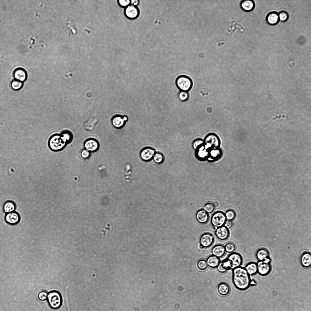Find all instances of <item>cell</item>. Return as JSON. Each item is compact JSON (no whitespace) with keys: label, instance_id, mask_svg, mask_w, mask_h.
Returning <instances> with one entry per match:
<instances>
[{"label":"cell","instance_id":"obj_43","mask_svg":"<svg viewBox=\"0 0 311 311\" xmlns=\"http://www.w3.org/2000/svg\"><path fill=\"white\" fill-rule=\"evenodd\" d=\"M200 249H203L204 248L200 244Z\"/></svg>","mask_w":311,"mask_h":311},{"label":"cell","instance_id":"obj_29","mask_svg":"<svg viewBox=\"0 0 311 311\" xmlns=\"http://www.w3.org/2000/svg\"><path fill=\"white\" fill-rule=\"evenodd\" d=\"M226 252L229 253H232L235 250L236 246L235 244L232 242L227 243L224 246Z\"/></svg>","mask_w":311,"mask_h":311},{"label":"cell","instance_id":"obj_42","mask_svg":"<svg viewBox=\"0 0 311 311\" xmlns=\"http://www.w3.org/2000/svg\"><path fill=\"white\" fill-rule=\"evenodd\" d=\"M67 295H67H66V299H66V300H67V309H68V311H70V306H69V302H68V297L67 296H68Z\"/></svg>","mask_w":311,"mask_h":311},{"label":"cell","instance_id":"obj_36","mask_svg":"<svg viewBox=\"0 0 311 311\" xmlns=\"http://www.w3.org/2000/svg\"><path fill=\"white\" fill-rule=\"evenodd\" d=\"M234 223L231 220H226L224 226L228 229H231L233 227Z\"/></svg>","mask_w":311,"mask_h":311},{"label":"cell","instance_id":"obj_15","mask_svg":"<svg viewBox=\"0 0 311 311\" xmlns=\"http://www.w3.org/2000/svg\"><path fill=\"white\" fill-rule=\"evenodd\" d=\"M196 218L199 223L204 224L208 222L209 219V215L203 209H200L197 212Z\"/></svg>","mask_w":311,"mask_h":311},{"label":"cell","instance_id":"obj_24","mask_svg":"<svg viewBox=\"0 0 311 311\" xmlns=\"http://www.w3.org/2000/svg\"><path fill=\"white\" fill-rule=\"evenodd\" d=\"M219 293L223 296H226L230 293V289L229 285L226 283L221 282L218 286Z\"/></svg>","mask_w":311,"mask_h":311},{"label":"cell","instance_id":"obj_25","mask_svg":"<svg viewBox=\"0 0 311 311\" xmlns=\"http://www.w3.org/2000/svg\"><path fill=\"white\" fill-rule=\"evenodd\" d=\"M206 261L208 265L211 268H217L220 262L219 258L213 255L209 256L207 259Z\"/></svg>","mask_w":311,"mask_h":311},{"label":"cell","instance_id":"obj_37","mask_svg":"<svg viewBox=\"0 0 311 311\" xmlns=\"http://www.w3.org/2000/svg\"><path fill=\"white\" fill-rule=\"evenodd\" d=\"M130 3V1L129 0H121L119 1V4L121 6L123 7L127 6Z\"/></svg>","mask_w":311,"mask_h":311},{"label":"cell","instance_id":"obj_3","mask_svg":"<svg viewBox=\"0 0 311 311\" xmlns=\"http://www.w3.org/2000/svg\"><path fill=\"white\" fill-rule=\"evenodd\" d=\"M66 142V141L61 134L56 133L50 137L48 145L51 151L57 152L62 149L64 147Z\"/></svg>","mask_w":311,"mask_h":311},{"label":"cell","instance_id":"obj_6","mask_svg":"<svg viewBox=\"0 0 311 311\" xmlns=\"http://www.w3.org/2000/svg\"><path fill=\"white\" fill-rule=\"evenodd\" d=\"M225 214L220 211L214 213L211 216L210 222L211 225L215 229L224 226L226 221Z\"/></svg>","mask_w":311,"mask_h":311},{"label":"cell","instance_id":"obj_31","mask_svg":"<svg viewBox=\"0 0 311 311\" xmlns=\"http://www.w3.org/2000/svg\"><path fill=\"white\" fill-rule=\"evenodd\" d=\"M197 267L201 270H204L206 269L208 267L206 261L204 259L199 260L197 262Z\"/></svg>","mask_w":311,"mask_h":311},{"label":"cell","instance_id":"obj_23","mask_svg":"<svg viewBox=\"0 0 311 311\" xmlns=\"http://www.w3.org/2000/svg\"><path fill=\"white\" fill-rule=\"evenodd\" d=\"M244 268L250 276L254 275L258 273L257 263L256 262H249L246 265Z\"/></svg>","mask_w":311,"mask_h":311},{"label":"cell","instance_id":"obj_5","mask_svg":"<svg viewBox=\"0 0 311 311\" xmlns=\"http://www.w3.org/2000/svg\"><path fill=\"white\" fill-rule=\"evenodd\" d=\"M47 299L50 306L53 309H58L62 305V296L58 291L54 290L49 292L48 294Z\"/></svg>","mask_w":311,"mask_h":311},{"label":"cell","instance_id":"obj_33","mask_svg":"<svg viewBox=\"0 0 311 311\" xmlns=\"http://www.w3.org/2000/svg\"><path fill=\"white\" fill-rule=\"evenodd\" d=\"M178 97L180 100L185 101L188 99L189 95L188 92L180 91L178 94Z\"/></svg>","mask_w":311,"mask_h":311},{"label":"cell","instance_id":"obj_40","mask_svg":"<svg viewBox=\"0 0 311 311\" xmlns=\"http://www.w3.org/2000/svg\"><path fill=\"white\" fill-rule=\"evenodd\" d=\"M139 1L137 0H132L130 1V3H131V5L137 6L138 4Z\"/></svg>","mask_w":311,"mask_h":311},{"label":"cell","instance_id":"obj_20","mask_svg":"<svg viewBox=\"0 0 311 311\" xmlns=\"http://www.w3.org/2000/svg\"><path fill=\"white\" fill-rule=\"evenodd\" d=\"M268 251L264 248H261L257 251L256 257L258 261H263L270 258Z\"/></svg>","mask_w":311,"mask_h":311},{"label":"cell","instance_id":"obj_21","mask_svg":"<svg viewBox=\"0 0 311 311\" xmlns=\"http://www.w3.org/2000/svg\"><path fill=\"white\" fill-rule=\"evenodd\" d=\"M240 6L242 9L244 11L250 12L254 9L255 7V3L253 0H244L241 2Z\"/></svg>","mask_w":311,"mask_h":311},{"label":"cell","instance_id":"obj_14","mask_svg":"<svg viewBox=\"0 0 311 311\" xmlns=\"http://www.w3.org/2000/svg\"><path fill=\"white\" fill-rule=\"evenodd\" d=\"M155 151L150 147H146L142 149L140 152V156L143 160L148 161L153 158Z\"/></svg>","mask_w":311,"mask_h":311},{"label":"cell","instance_id":"obj_16","mask_svg":"<svg viewBox=\"0 0 311 311\" xmlns=\"http://www.w3.org/2000/svg\"><path fill=\"white\" fill-rule=\"evenodd\" d=\"M300 262L302 266L306 268H309L311 265V255L308 251L303 252L300 257Z\"/></svg>","mask_w":311,"mask_h":311},{"label":"cell","instance_id":"obj_12","mask_svg":"<svg viewBox=\"0 0 311 311\" xmlns=\"http://www.w3.org/2000/svg\"><path fill=\"white\" fill-rule=\"evenodd\" d=\"M215 235L219 240L221 241L225 240L229 237V231L224 226H223L216 229Z\"/></svg>","mask_w":311,"mask_h":311},{"label":"cell","instance_id":"obj_39","mask_svg":"<svg viewBox=\"0 0 311 311\" xmlns=\"http://www.w3.org/2000/svg\"><path fill=\"white\" fill-rule=\"evenodd\" d=\"M203 143L202 141L201 140H198L195 142L194 143V147L195 148H197L198 146H199Z\"/></svg>","mask_w":311,"mask_h":311},{"label":"cell","instance_id":"obj_1","mask_svg":"<svg viewBox=\"0 0 311 311\" xmlns=\"http://www.w3.org/2000/svg\"><path fill=\"white\" fill-rule=\"evenodd\" d=\"M251 279L250 275L244 268L240 266L233 270V283L238 289L244 291L250 286Z\"/></svg>","mask_w":311,"mask_h":311},{"label":"cell","instance_id":"obj_9","mask_svg":"<svg viewBox=\"0 0 311 311\" xmlns=\"http://www.w3.org/2000/svg\"><path fill=\"white\" fill-rule=\"evenodd\" d=\"M214 240V238L212 234L205 233L201 235L200 239V245L204 248H208L212 244Z\"/></svg>","mask_w":311,"mask_h":311},{"label":"cell","instance_id":"obj_4","mask_svg":"<svg viewBox=\"0 0 311 311\" xmlns=\"http://www.w3.org/2000/svg\"><path fill=\"white\" fill-rule=\"evenodd\" d=\"M177 87L181 91L188 92L191 89L193 81L188 76L184 75L178 76L176 80Z\"/></svg>","mask_w":311,"mask_h":311},{"label":"cell","instance_id":"obj_10","mask_svg":"<svg viewBox=\"0 0 311 311\" xmlns=\"http://www.w3.org/2000/svg\"><path fill=\"white\" fill-rule=\"evenodd\" d=\"M125 13L129 19H134L137 18L139 14V10L137 6L132 5H128L126 8Z\"/></svg>","mask_w":311,"mask_h":311},{"label":"cell","instance_id":"obj_32","mask_svg":"<svg viewBox=\"0 0 311 311\" xmlns=\"http://www.w3.org/2000/svg\"><path fill=\"white\" fill-rule=\"evenodd\" d=\"M154 161L158 163H162L164 160V157L162 154L159 152L155 153L153 157Z\"/></svg>","mask_w":311,"mask_h":311},{"label":"cell","instance_id":"obj_27","mask_svg":"<svg viewBox=\"0 0 311 311\" xmlns=\"http://www.w3.org/2000/svg\"><path fill=\"white\" fill-rule=\"evenodd\" d=\"M23 83L20 81L14 79L12 81L11 83L12 88L15 91H18L22 88Z\"/></svg>","mask_w":311,"mask_h":311},{"label":"cell","instance_id":"obj_30","mask_svg":"<svg viewBox=\"0 0 311 311\" xmlns=\"http://www.w3.org/2000/svg\"><path fill=\"white\" fill-rule=\"evenodd\" d=\"M224 214L227 220H232L235 218L236 216L234 211L231 209L227 210Z\"/></svg>","mask_w":311,"mask_h":311},{"label":"cell","instance_id":"obj_34","mask_svg":"<svg viewBox=\"0 0 311 311\" xmlns=\"http://www.w3.org/2000/svg\"><path fill=\"white\" fill-rule=\"evenodd\" d=\"M279 19L282 22H285L288 19L289 15L287 12L284 11L280 12L279 14Z\"/></svg>","mask_w":311,"mask_h":311},{"label":"cell","instance_id":"obj_19","mask_svg":"<svg viewBox=\"0 0 311 311\" xmlns=\"http://www.w3.org/2000/svg\"><path fill=\"white\" fill-rule=\"evenodd\" d=\"M266 20L270 25H274L277 24L279 21V13L275 12H269L266 16Z\"/></svg>","mask_w":311,"mask_h":311},{"label":"cell","instance_id":"obj_35","mask_svg":"<svg viewBox=\"0 0 311 311\" xmlns=\"http://www.w3.org/2000/svg\"><path fill=\"white\" fill-rule=\"evenodd\" d=\"M47 293L46 291H42L38 293V298L40 301H44L47 299Z\"/></svg>","mask_w":311,"mask_h":311},{"label":"cell","instance_id":"obj_13","mask_svg":"<svg viewBox=\"0 0 311 311\" xmlns=\"http://www.w3.org/2000/svg\"><path fill=\"white\" fill-rule=\"evenodd\" d=\"M206 148H215L217 147L219 144V141L216 136L214 134L209 135L205 140Z\"/></svg>","mask_w":311,"mask_h":311},{"label":"cell","instance_id":"obj_41","mask_svg":"<svg viewBox=\"0 0 311 311\" xmlns=\"http://www.w3.org/2000/svg\"><path fill=\"white\" fill-rule=\"evenodd\" d=\"M257 284L256 282L254 280H251L250 283V286H255Z\"/></svg>","mask_w":311,"mask_h":311},{"label":"cell","instance_id":"obj_2","mask_svg":"<svg viewBox=\"0 0 311 311\" xmlns=\"http://www.w3.org/2000/svg\"><path fill=\"white\" fill-rule=\"evenodd\" d=\"M243 258L241 254L233 252L226 259L220 262L217 269L219 272L224 273L230 269L233 270L241 266Z\"/></svg>","mask_w":311,"mask_h":311},{"label":"cell","instance_id":"obj_17","mask_svg":"<svg viewBox=\"0 0 311 311\" xmlns=\"http://www.w3.org/2000/svg\"><path fill=\"white\" fill-rule=\"evenodd\" d=\"M5 219L9 224L13 225L17 224L19 221L20 217L18 214L15 211L7 213Z\"/></svg>","mask_w":311,"mask_h":311},{"label":"cell","instance_id":"obj_28","mask_svg":"<svg viewBox=\"0 0 311 311\" xmlns=\"http://www.w3.org/2000/svg\"><path fill=\"white\" fill-rule=\"evenodd\" d=\"M215 206L213 203L209 202L206 203L204 206L203 209L207 213L212 212L215 209Z\"/></svg>","mask_w":311,"mask_h":311},{"label":"cell","instance_id":"obj_8","mask_svg":"<svg viewBox=\"0 0 311 311\" xmlns=\"http://www.w3.org/2000/svg\"><path fill=\"white\" fill-rule=\"evenodd\" d=\"M128 120V117L127 116L117 114L113 116L111 118V121L114 127L119 129L125 125Z\"/></svg>","mask_w":311,"mask_h":311},{"label":"cell","instance_id":"obj_7","mask_svg":"<svg viewBox=\"0 0 311 311\" xmlns=\"http://www.w3.org/2000/svg\"><path fill=\"white\" fill-rule=\"evenodd\" d=\"M258 273L262 276L268 275L272 269L270 258L263 261H258L257 263Z\"/></svg>","mask_w":311,"mask_h":311},{"label":"cell","instance_id":"obj_11","mask_svg":"<svg viewBox=\"0 0 311 311\" xmlns=\"http://www.w3.org/2000/svg\"><path fill=\"white\" fill-rule=\"evenodd\" d=\"M15 79L22 82L26 81L27 78V73L26 70L22 67H18L15 69L13 73Z\"/></svg>","mask_w":311,"mask_h":311},{"label":"cell","instance_id":"obj_38","mask_svg":"<svg viewBox=\"0 0 311 311\" xmlns=\"http://www.w3.org/2000/svg\"><path fill=\"white\" fill-rule=\"evenodd\" d=\"M90 153L89 151L86 149L83 150L81 153L82 156L84 158H87L89 156Z\"/></svg>","mask_w":311,"mask_h":311},{"label":"cell","instance_id":"obj_18","mask_svg":"<svg viewBox=\"0 0 311 311\" xmlns=\"http://www.w3.org/2000/svg\"><path fill=\"white\" fill-rule=\"evenodd\" d=\"M225 252L224 246L220 244L215 245L213 247L211 250L212 255L218 258L223 256Z\"/></svg>","mask_w":311,"mask_h":311},{"label":"cell","instance_id":"obj_26","mask_svg":"<svg viewBox=\"0 0 311 311\" xmlns=\"http://www.w3.org/2000/svg\"><path fill=\"white\" fill-rule=\"evenodd\" d=\"M15 208V203L11 201H8L6 202L3 206L4 211L7 213L13 212Z\"/></svg>","mask_w":311,"mask_h":311},{"label":"cell","instance_id":"obj_22","mask_svg":"<svg viewBox=\"0 0 311 311\" xmlns=\"http://www.w3.org/2000/svg\"><path fill=\"white\" fill-rule=\"evenodd\" d=\"M84 145L86 150L90 151H94L98 148V144L96 140L90 139L85 143Z\"/></svg>","mask_w":311,"mask_h":311}]
</instances>
